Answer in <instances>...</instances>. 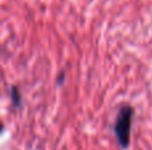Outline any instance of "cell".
I'll list each match as a JSON object with an SVG mask.
<instances>
[{
    "instance_id": "6da1fadb",
    "label": "cell",
    "mask_w": 152,
    "mask_h": 150,
    "mask_svg": "<svg viewBox=\"0 0 152 150\" xmlns=\"http://www.w3.org/2000/svg\"><path fill=\"white\" fill-rule=\"evenodd\" d=\"M132 117H134V109L129 105H124L119 110L115 125H113V132L116 134L118 142L123 149H127L129 146Z\"/></svg>"
},
{
    "instance_id": "7a4b0ae2",
    "label": "cell",
    "mask_w": 152,
    "mask_h": 150,
    "mask_svg": "<svg viewBox=\"0 0 152 150\" xmlns=\"http://www.w3.org/2000/svg\"><path fill=\"white\" fill-rule=\"evenodd\" d=\"M11 101H12V105L15 108L20 106V93H19V89L15 85L11 87Z\"/></svg>"
},
{
    "instance_id": "3957f363",
    "label": "cell",
    "mask_w": 152,
    "mask_h": 150,
    "mask_svg": "<svg viewBox=\"0 0 152 150\" xmlns=\"http://www.w3.org/2000/svg\"><path fill=\"white\" fill-rule=\"evenodd\" d=\"M63 80H64V73H60L59 74V77H58V84L61 85L63 84Z\"/></svg>"
},
{
    "instance_id": "277c9868",
    "label": "cell",
    "mask_w": 152,
    "mask_h": 150,
    "mask_svg": "<svg viewBox=\"0 0 152 150\" xmlns=\"http://www.w3.org/2000/svg\"><path fill=\"white\" fill-rule=\"evenodd\" d=\"M4 132V125H3V122H0V134Z\"/></svg>"
}]
</instances>
